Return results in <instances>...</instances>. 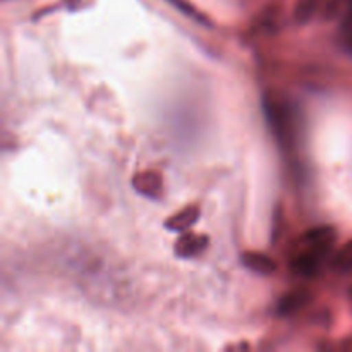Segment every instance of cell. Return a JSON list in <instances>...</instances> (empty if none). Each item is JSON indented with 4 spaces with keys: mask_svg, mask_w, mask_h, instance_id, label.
<instances>
[{
    "mask_svg": "<svg viewBox=\"0 0 352 352\" xmlns=\"http://www.w3.org/2000/svg\"><path fill=\"white\" fill-rule=\"evenodd\" d=\"M340 36H342V43L347 50L352 52V0H349L346 14H344L342 26H340Z\"/></svg>",
    "mask_w": 352,
    "mask_h": 352,
    "instance_id": "obj_11",
    "label": "cell"
},
{
    "mask_svg": "<svg viewBox=\"0 0 352 352\" xmlns=\"http://www.w3.org/2000/svg\"><path fill=\"white\" fill-rule=\"evenodd\" d=\"M337 243V232L333 227L322 226L306 230L291 251V268L302 278L315 277L327 258L332 254Z\"/></svg>",
    "mask_w": 352,
    "mask_h": 352,
    "instance_id": "obj_1",
    "label": "cell"
},
{
    "mask_svg": "<svg viewBox=\"0 0 352 352\" xmlns=\"http://www.w3.org/2000/svg\"><path fill=\"white\" fill-rule=\"evenodd\" d=\"M208 236L196 232H182V236L175 241L174 253L179 258H196L208 248Z\"/></svg>",
    "mask_w": 352,
    "mask_h": 352,
    "instance_id": "obj_4",
    "label": "cell"
},
{
    "mask_svg": "<svg viewBox=\"0 0 352 352\" xmlns=\"http://www.w3.org/2000/svg\"><path fill=\"white\" fill-rule=\"evenodd\" d=\"M167 2L170 3L175 10H179V12L184 14L186 17H189V19L196 21V23L199 24H210L208 16L203 14L201 10H199L195 3L189 2V0H167Z\"/></svg>",
    "mask_w": 352,
    "mask_h": 352,
    "instance_id": "obj_8",
    "label": "cell"
},
{
    "mask_svg": "<svg viewBox=\"0 0 352 352\" xmlns=\"http://www.w3.org/2000/svg\"><path fill=\"white\" fill-rule=\"evenodd\" d=\"M133 188L138 195L148 199H160L164 196V177L155 170H143L134 174Z\"/></svg>",
    "mask_w": 352,
    "mask_h": 352,
    "instance_id": "obj_3",
    "label": "cell"
},
{
    "mask_svg": "<svg viewBox=\"0 0 352 352\" xmlns=\"http://www.w3.org/2000/svg\"><path fill=\"white\" fill-rule=\"evenodd\" d=\"M320 6H322V0H299L294 10L296 21L301 24L308 23L309 19H313V16L320 9Z\"/></svg>",
    "mask_w": 352,
    "mask_h": 352,
    "instance_id": "obj_10",
    "label": "cell"
},
{
    "mask_svg": "<svg viewBox=\"0 0 352 352\" xmlns=\"http://www.w3.org/2000/svg\"><path fill=\"white\" fill-rule=\"evenodd\" d=\"M199 206L198 205H189L186 208L179 210L177 213L167 219L165 227L170 232H188L192 226L199 220Z\"/></svg>",
    "mask_w": 352,
    "mask_h": 352,
    "instance_id": "obj_7",
    "label": "cell"
},
{
    "mask_svg": "<svg viewBox=\"0 0 352 352\" xmlns=\"http://www.w3.org/2000/svg\"><path fill=\"white\" fill-rule=\"evenodd\" d=\"M265 116L272 131L282 144H294L296 138V116L294 110L285 102L275 96H265Z\"/></svg>",
    "mask_w": 352,
    "mask_h": 352,
    "instance_id": "obj_2",
    "label": "cell"
},
{
    "mask_svg": "<svg viewBox=\"0 0 352 352\" xmlns=\"http://www.w3.org/2000/svg\"><path fill=\"white\" fill-rule=\"evenodd\" d=\"M241 261L248 270L258 275H274L277 272V261L268 256L267 253H260V251H246L241 256Z\"/></svg>",
    "mask_w": 352,
    "mask_h": 352,
    "instance_id": "obj_6",
    "label": "cell"
},
{
    "mask_svg": "<svg viewBox=\"0 0 352 352\" xmlns=\"http://www.w3.org/2000/svg\"><path fill=\"white\" fill-rule=\"evenodd\" d=\"M332 268L344 275L352 274V239L346 244V246H342L337 251L336 256H333L332 260Z\"/></svg>",
    "mask_w": 352,
    "mask_h": 352,
    "instance_id": "obj_9",
    "label": "cell"
},
{
    "mask_svg": "<svg viewBox=\"0 0 352 352\" xmlns=\"http://www.w3.org/2000/svg\"><path fill=\"white\" fill-rule=\"evenodd\" d=\"M313 294L306 289H296V291L287 292L284 294V298L278 301L277 305V311L280 316H291L296 315L298 311L305 309L306 306L311 302Z\"/></svg>",
    "mask_w": 352,
    "mask_h": 352,
    "instance_id": "obj_5",
    "label": "cell"
}]
</instances>
